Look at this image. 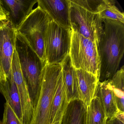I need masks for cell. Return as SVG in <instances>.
<instances>
[{
  "mask_svg": "<svg viewBox=\"0 0 124 124\" xmlns=\"http://www.w3.org/2000/svg\"><path fill=\"white\" fill-rule=\"evenodd\" d=\"M103 22V33L98 45L100 82L112 78L118 70L124 53V23L109 19Z\"/></svg>",
  "mask_w": 124,
  "mask_h": 124,
  "instance_id": "cell-1",
  "label": "cell"
},
{
  "mask_svg": "<svg viewBox=\"0 0 124 124\" xmlns=\"http://www.w3.org/2000/svg\"><path fill=\"white\" fill-rule=\"evenodd\" d=\"M71 30L98 45L103 33V19L97 9L98 0H70Z\"/></svg>",
  "mask_w": 124,
  "mask_h": 124,
  "instance_id": "cell-2",
  "label": "cell"
},
{
  "mask_svg": "<svg viewBox=\"0 0 124 124\" xmlns=\"http://www.w3.org/2000/svg\"><path fill=\"white\" fill-rule=\"evenodd\" d=\"M15 49L34 110L38 101L46 65L32 48L27 40L17 31Z\"/></svg>",
  "mask_w": 124,
  "mask_h": 124,
  "instance_id": "cell-3",
  "label": "cell"
},
{
  "mask_svg": "<svg viewBox=\"0 0 124 124\" xmlns=\"http://www.w3.org/2000/svg\"><path fill=\"white\" fill-rule=\"evenodd\" d=\"M52 20L46 12L38 7L32 10L16 30L27 40L46 65L45 37L49 23Z\"/></svg>",
  "mask_w": 124,
  "mask_h": 124,
  "instance_id": "cell-4",
  "label": "cell"
},
{
  "mask_svg": "<svg viewBox=\"0 0 124 124\" xmlns=\"http://www.w3.org/2000/svg\"><path fill=\"white\" fill-rule=\"evenodd\" d=\"M69 55L75 69L84 70L99 78L100 58L96 43L71 30Z\"/></svg>",
  "mask_w": 124,
  "mask_h": 124,
  "instance_id": "cell-5",
  "label": "cell"
},
{
  "mask_svg": "<svg viewBox=\"0 0 124 124\" xmlns=\"http://www.w3.org/2000/svg\"><path fill=\"white\" fill-rule=\"evenodd\" d=\"M61 72L60 64L45 67L38 101L30 124H49L51 104Z\"/></svg>",
  "mask_w": 124,
  "mask_h": 124,
  "instance_id": "cell-6",
  "label": "cell"
},
{
  "mask_svg": "<svg viewBox=\"0 0 124 124\" xmlns=\"http://www.w3.org/2000/svg\"><path fill=\"white\" fill-rule=\"evenodd\" d=\"M71 36V28L50 22L45 37L46 65L60 64L69 54Z\"/></svg>",
  "mask_w": 124,
  "mask_h": 124,
  "instance_id": "cell-7",
  "label": "cell"
},
{
  "mask_svg": "<svg viewBox=\"0 0 124 124\" xmlns=\"http://www.w3.org/2000/svg\"><path fill=\"white\" fill-rule=\"evenodd\" d=\"M11 70L20 96L23 124H30L34 116V108L30 97L28 87L22 72L18 54L16 50L12 58Z\"/></svg>",
  "mask_w": 124,
  "mask_h": 124,
  "instance_id": "cell-8",
  "label": "cell"
},
{
  "mask_svg": "<svg viewBox=\"0 0 124 124\" xmlns=\"http://www.w3.org/2000/svg\"><path fill=\"white\" fill-rule=\"evenodd\" d=\"M16 29L7 20L1 21L0 27V64L8 78L16 48Z\"/></svg>",
  "mask_w": 124,
  "mask_h": 124,
  "instance_id": "cell-9",
  "label": "cell"
},
{
  "mask_svg": "<svg viewBox=\"0 0 124 124\" xmlns=\"http://www.w3.org/2000/svg\"><path fill=\"white\" fill-rule=\"evenodd\" d=\"M38 6L62 27L71 28L70 0H38Z\"/></svg>",
  "mask_w": 124,
  "mask_h": 124,
  "instance_id": "cell-10",
  "label": "cell"
},
{
  "mask_svg": "<svg viewBox=\"0 0 124 124\" xmlns=\"http://www.w3.org/2000/svg\"><path fill=\"white\" fill-rule=\"evenodd\" d=\"M8 16L7 21L17 29L32 11L38 0H0Z\"/></svg>",
  "mask_w": 124,
  "mask_h": 124,
  "instance_id": "cell-11",
  "label": "cell"
},
{
  "mask_svg": "<svg viewBox=\"0 0 124 124\" xmlns=\"http://www.w3.org/2000/svg\"><path fill=\"white\" fill-rule=\"evenodd\" d=\"M68 103L79 99L78 78L76 69L72 64L69 55L60 63Z\"/></svg>",
  "mask_w": 124,
  "mask_h": 124,
  "instance_id": "cell-12",
  "label": "cell"
},
{
  "mask_svg": "<svg viewBox=\"0 0 124 124\" xmlns=\"http://www.w3.org/2000/svg\"><path fill=\"white\" fill-rule=\"evenodd\" d=\"M78 78L80 100L87 107L95 96L99 78L91 73L82 70H76Z\"/></svg>",
  "mask_w": 124,
  "mask_h": 124,
  "instance_id": "cell-13",
  "label": "cell"
},
{
  "mask_svg": "<svg viewBox=\"0 0 124 124\" xmlns=\"http://www.w3.org/2000/svg\"><path fill=\"white\" fill-rule=\"evenodd\" d=\"M69 103L62 72L59 78L51 104L49 124H54L61 121Z\"/></svg>",
  "mask_w": 124,
  "mask_h": 124,
  "instance_id": "cell-14",
  "label": "cell"
},
{
  "mask_svg": "<svg viewBox=\"0 0 124 124\" xmlns=\"http://www.w3.org/2000/svg\"><path fill=\"white\" fill-rule=\"evenodd\" d=\"M0 93L5 97L19 120L23 123L21 100L11 71L5 81L0 82Z\"/></svg>",
  "mask_w": 124,
  "mask_h": 124,
  "instance_id": "cell-15",
  "label": "cell"
},
{
  "mask_svg": "<svg viewBox=\"0 0 124 124\" xmlns=\"http://www.w3.org/2000/svg\"><path fill=\"white\" fill-rule=\"evenodd\" d=\"M95 96L100 99L108 119L115 116L120 111L109 80L99 82Z\"/></svg>",
  "mask_w": 124,
  "mask_h": 124,
  "instance_id": "cell-16",
  "label": "cell"
},
{
  "mask_svg": "<svg viewBox=\"0 0 124 124\" xmlns=\"http://www.w3.org/2000/svg\"><path fill=\"white\" fill-rule=\"evenodd\" d=\"M86 107L82 101L76 99L69 103L60 124H86Z\"/></svg>",
  "mask_w": 124,
  "mask_h": 124,
  "instance_id": "cell-17",
  "label": "cell"
},
{
  "mask_svg": "<svg viewBox=\"0 0 124 124\" xmlns=\"http://www.w3.org/2000/svg\"><path fill=\"white\" fill-rule=\"evenodd\" d=\"M114 0H98L97 9L101 18L124 23V14L115 5Z\"/></svg>",
  "mask_w": 124,
  "mask_h": 124,
  "instance_id": "cell-18",
  "label": "cell"
},
{
  "mask_svg": "<svg viewBox=\"0 0 124 124\" xmlns=\"http://www.w3.org/2000/svg\"><path fill=\"white\" fill-rule=\"evenodd\" d=\"M107 119L100 99L95 96L86 107V124H106Z\"/></svg>",
  "mask_w": 124,
  "mask_h": 124,
  "instance_id": "cell-19",
  "label": "cell"
},
{
  "mask_svg": "<svg viewBox=\"0 0 124 124\" xmlns=\"http://www.w3.org/2000/svg\"><path fill=\"white\" fill-rule=\"evenodd\" d=\"M109 82L113 89L119 110L124 112V66L117 70Z\"/></svg>",
  "mask_w": 124,
  "mask_h": 124,
  "instance_id": "cell-20",
  "label": "cell"
},
{
  "mask_svg": "<svg viewBox=\"0 0 124 124\" xmlns=\"http://www.w3.org/2000/svg\"><path fill=\"white\" fill-rule=\"evenodd\" d=\"M2 124H23L22 122L9 104L6 102Z\"/></svg>",
  "mask_w": 124,
  "mask_h": 124,
  "instance_id": "cell-21",
  "label": "cell"
},
{
  "mask_svg": "<svg viewBox=\"0 0 124 124\" xmlns=\"http://www.w3.org/2000/svg\"><path fill=\"white\" fill-rule=\"evenodd\" d=\"M124 112L120 111L115 116L107 119L106 124H124Z\"/></svg>",
  "mask_w": 124,
  "mask_h": 124,
  "instance_id": "cell-22",
  "label": "cell"
},
{
  "mask_svg": "<svg viewBox=\"0 0 124 124\" xmlns=\"http://www.w3.org/2000/svg\"><path fill=\"white\" fill-rule=\"evenodd\" d=\"M8 16V14L3 8L2 2L0 0V21L7 20Z\"/></svg>",
  "mask_w": 124,
  "mask_h": 124,
  "instance_id": "cell-23",
  "label": "cell"
},
{
  "mask_svg": "<svg viewBox=\"0 0 124 124\" xmlns=\"http://www.w3.org/2000/svg\"><path fill=\"white\" fill-rule=\"evenodd\" d=\"M7 77L3 70L0 64V82L5 81L7 80Z\"/></svg>",
  "mask_w": 124,
  "mask_h": 124,
  "instance_id": "cell-24",
  "label": "cell"
},
{
  "mask_svg": "<svg viewBox=\"0 0 124 124\" xmlns=\"http://www.w3.org/2000/svg\"><path fill=\"white\" fill-rule=\"evenodd\" d=\"M60 123H61V121L59 122H57L55 123L54 124H60Z\"/></svg>",
  "mask_w": 124,
  "mask_h": 124,
  "instance_id": "cell-25",
  "label": "cell"
},
{
  "mask_svg": "<svg viewBox=\"0 0 124 124\" xmlns=\"http://www.w3.org/2000/svg\"><path fill=\"white\" fill-rule=\"evenodd\" d=\"M0 124H2V121L0 120Z\"/></svg>",
  "mask_w": 124,
  "mask_h": 124,
  "instance_id": "cell-26",
  "label": "cell"
},
{
  "mask_svg": "<svg viewBox=\"0 0 124 124\" xmlns=\"http://www.w3.org/2000/svg\"><path fill=\"white\" fill-rule=\"evenodd\" d=\"M1 21H0V26H1Z\"/></svg>",
  "mask_w": 124,
  "mask_h": 124,
  "instance_id": "cell-27",
  "label": "cell"
}]
</instances>
